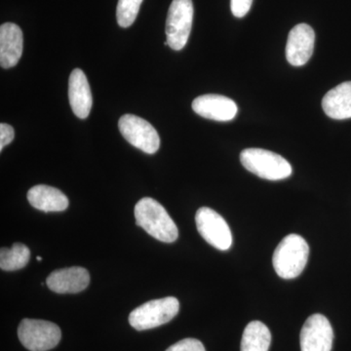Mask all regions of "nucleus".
Masks as SVG:
<instances>
[{
    "mask_svg": "<svg viewBox=\"0 0 351 351\" xmlns=\"http://www.w3.org/2000/svg\"><path fill=\"white\" fill-rule=\"evenodd\" d=\"M136 223L151 237L165 243L178 239L179 230L165 208L151 197L138 201L135 206Z\"/></svg>",
    "mask_w": 351,
    "mask_h": 351,
    "instance_id": "f257e3e1",
    "label": "nucleus"
},
{
    "mask_svg": "<svg viewBox=\"0 0 351 351\" xmlns=\"http://www.w3.org/2000/svg\"><path fill=\"white\" fill-rule=\"evenodd\" d=\"M308 256V244L304 237L294 233L284 237L272 258L277 276L283 279L299 276L306 267Z\"/></svg>",
    "mask_w": 351,
    "mask_h": 351,
    "instance_id": "f03ea898",
    "label": "nucleus"
},
{
    "mask_svg": "<svg viewBox=\"0 0 351 351\" xmlns=\"http://www.w3.org/2000/svg\"><path fill=\"white\" fill-rule=\"evenodd\" d=\"M245 169L262 179L280 181L292 175L291 164L282 156L263 149H246L240 154Z\"/></svg>",
    "mask_w": 351,
    "mask_h": 351,
    "instance_id": "7ed1b4c3",
    "label": "nucleus"
},
{
    "mask_svg": "<svg viewBox=\"0 0 351 351\" xmlns=\"http://www.w3.org/2000/svg\"><path fill=\"white\" fill-rule=\"evenodd\" d=\"M179 309L180 302L174 297L154 300L134 309L129 315V323L138 331L154 329L170 322Z\"/></svg>",
    "mask_w": 351,
    "mask_h": 351,
    "instance_id": "20e7f679",
    "label": "nucleus"
},
{
    "mask_svg": "<svg viewBox=\"0 0 351 351\" xmlns=\"http://www.w3.org/2000/svg\"><path fill=\"white\" fill-rule=\"evenodd\" d=\"M18 337L29 351H48L56 348L61 341L62 332L59 326L49 321L25 318L18 328Z\"/></svg>",
    "mask_w": 351,
    "mask_h": 351,
    "instance_id": "39448f33",
    "label": "nucleus"
},
{
    "mask_svg": "<svg viewBox=\"0 0 351 351\" xmlns=\"http://www.w3.org/2000/svg\"><path fill=\"white\" fill-rule=\"evenodd\" d=\"M193 20V0H173L166 21V41L173 50H182L188 43Z\"/></svg>",
    "mask_w": 351,
    "mask_h": 351,
    "instance_id": "423d86ee",
    "label": "nucleus"
},
{
    "mask_svg": "<svg viewBox=\"0 0 351 351\" xmlns=\"http://www.w3.org/2000/svg\"><path fill=\"white\" fill-rule=\"evenodd\" d=\"M120 133L127 142L147 154H154L160 147V138L147 120L133 114H124L119 122Z\"/></svg>",
    "mask_w": 351,
    "mask_h": 351,
    "instance_id": "0eeeda50",
    "label": "nucleus"
},
{
    "mask_svg": "<svg viewBox=\"0 0 351 351\" xmlns=\"http://www.w3.org/2000/svg\"><path fill=\"white\" fill-rule=\"evenodd\" d=\"M195 223L198 232L205 241L221 251L232 247V234L226 219L214 210L202 207L196 212Z\"/></svg>",
    "mask_w": 351,
    "mask_h": 351,
    "instance_id": "6e6552de",
    "label": "nucleus"
},
{
    "mask_svg": "<svg viewBox=\"0 0 351 351\" xmlns=\"http://www.w3.org/2000/svg\"><path fill=\"white\" fill-rule=\"evenodd\" d=\"M332 341L334 331L324 315L313 314L307 318L300 336L302 351H331Z\"/></svg>",
    "mask_w": 351,
    "mask_h": 351,
    "instance_id": "1a4fd4ad",
    "label": "nucleus"
},
{
    "mask_svg": "<svg viewBox=\"0 0 351 351\" xmlns=\"http://www.w3.org/2000/svg\"><path fill=\"white\" fill-rule=\"evenodd\" d=\"M315 32L306 24L295 25L291 29L286 44V58L289 64L302 66L309 61L313 54Z\"/></svg>",
    "mask_w": 351,
    "mask_h": 351,
    "instance_id": "9d476101",
    "label": "nucleus"
},
{
    "mask_svg": "<svg viewBox=\"0 0 351 351\" xmlns=\"http://www.w3.org/2000/svg\"><path fill=\"white\" fill-rule=\"evenodd\" d=\"M193 110L204 119L221 122L230 121L239 112V107L234 101L216 94L197 97L193 101Z\"/></svg>",
    "mask_w": 351,
    "mask_h": 351,
    "instance_id": "9b49d317",
    "label": "nucleus"
},
{
    "mask_svg": "<svg viewBox=\"0 0 351 351\" xmlns=\"http://www.w3.org/2000/svg\"><path fill=\"white\" fill-rule=\"evenodd\" d=\"M89 283V272L82 267L55 270L46 279L48 288L58 294H75L82 292Z\"/></svg>",
    "mask_w": 351,
    "mask_h": 351,
    "instance_id": "f8f14e48",
    "label": "nucleus"
},
{
    "mask_svg": "<svg viewBox=\"0 0 351 351\" xmlns=\"http://www.w3.org/2000/svg\"><path fill=\"white\" fill-rule=\"evenodd\" d=\"M69 105L76 117L82 119H87L91 112L93 98L86 75L82 69H75L69 75Z\"/></svg>",
    "mask_w": 351,
    "mask_h": 351,
    "instance_id": "ddd939ff",
    "label": "nucleus"
},
{
    "mask_svg": "<svg viewBox=\"0 0 351 351\" xmlns=\"http://www.w3.org/2000/svg\"><path fill=\"white\" fill-rule=\"evenodd\" d=\"M24 36L19 25L5 23L0 27V64L10 69L20 61L23 54Z\"/></svg>",
    "mask_w": 351,
    "mask_h": 351,
    "instance_id": "4468645a",
    "label": "nucleus"
},
{
    "mask_svg": "<svg viewBox=\"0 0 351 351\" xmlns=\"http://www.w3.org/2000/svg\"><path fill=\"white\" fill-rule=\"evenodd\" d=\"M29 204L43 212H62L69 207V199L60 189L38 184L27 193Z\"/></svg>",
    "mask_w": 351,
    "mask_h": 351,
    "instance_id": "2eb2a0df",
    "label": "nucleus"
},
{
    "mask_svg": "<svg viewBox=\"0 0 351 351\" xmlns=\"http://www.w3.org/2000/svg\"><path fill=\"white\" fill-rule=\"evenodd\" d=\"M322 108L330 119H351V82L341 83L330 90L323 98Z\"/></svg>",
    "mask_w": 351,
    "mask_h": 351,
    "instance_id": "dca6fc26",
    "label": "nucleus"
},
{
    "mask_svg": "<svg viewBox=\"0 0 351 351\" xmlns=\"http://www.w3.org/2000/svg\"><path fill=\"white\" fill-rule=\"evenodd\" d=\"M271 334L267 325L252 321L245 328L241 341V351H269Z\"/></svg>",
    "mask_w": 351,
    "mask_h": 351,
    "instance_id": "f3484780",
    "label": "nucleus"
},
{
    "mask_svg": "<svg viewBox=\"0 0 351 351\" xmlns=\"http://www.w3.org/2000/svg\"><path fill=\"white\" fill-rule=\"evenodd\" d=\"M31 252L25 245L15 243L11 248H2L0 251V267L5 271L23 269L29 263Z\"/></svg>",
    "mask_w": 351,
    "mask_h": 351,
    "instance_id": "a211bd4d",
    "label": "nucleus"
},
{
    "mask_svg": "<svg viewBox=\"0 0 351 351\" xmlns=\"http://www.w3.org/2000/svg\"><path fill=\"white\" fill-rule=\"evenodd\" d=\"M143 0H119L117 8V23L121 27H129L135 22Z\"/></svg>",
    "mask_w": 351,
    "mask_h": 351,
    "instance_id": "6ab92c4d",
    "label": "nucleus"
},
{
    "mask_svg": "<svg viewBox=\"0 0 351 351\" xmlns=\"http://www.w3.org/2000/svg\"><path fill=\"white\" fill-rule=\"evenodd\" d=\"M166 351H206V350L198 339H184L171 346Z\"/></svg>",
    "mask_w": 351,
    "mask_h": 351,
    "instance_id": "aec40b11",
    "label": "nucleus"
},
{
    "mask_svg": "<svg viewBox=\"0 0 351 351\" xmlns=\"http://www.w3.org/2000/svg\"><path fill=\"white\" fill-rule=\"evenodd\" d=\"M253 0H230V9L237 18H243L250 11Z\"/></svg>",
    "mask_w": 351,
    "mask_h": 351,
    "instance_id": "412c9836",
    "label": "nucleus"
},
{
    "mask_svg": "<svg viewBox=\"0 0 351 351\" xmlns=\"http://www.w3.org/2000/svg\"><path fill=\"white\" fill-rule=\"evenodd\" d=\"M15 137L12 126L6 123L0 124V151L4 149L7 145L12 143Z\"/></svg>",
    "mask_w": 351,
    "mask_h": 351,
    "instance_id": "4be33fe9",
    "label": "nucleus"
},
{
    "mask_svg": "<svg viewBox=\"0 0 351 351\" xmlns=\"http://www.w3.org/2000/svg\"><path fill=\"white\" fill-rule=\"evenodd\" d=\"M36 260H38V262H41V261H43V258L39 257V256H38V258H36Z\"/></svg>",
    "mask_w": 351,
    "mask_h": 351,
    "instance_id": "5701e85b",
    "label": "nucleus"
}]
</instances>
